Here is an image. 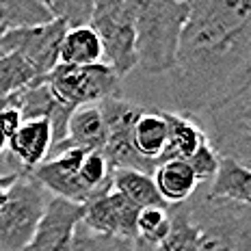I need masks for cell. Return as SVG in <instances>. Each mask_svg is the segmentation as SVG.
Listing matches in <instances>:
<instances>
[{
    "label": "cell",
    "instance_id": "1",
    "mask_svg": "<svg viewBox=\"0 0 251 251\" xmlns=\"http://www.w3.org/2000/svg\"><path fill=\"white\" fill-rule=\"evenodd\" d=\"M251 80V0H191L171 93L177 113L203 117Z\"/></svg>",
    "mask_w": 251,
    "mask_h": 251
},
{
    "label": "cell",
    "instance_id": "2",
    "mask_svg": "<svg viewBox=\"0 0 251 251\" xmlns=\"http://www.w3.org/2000/svg\"><path fill=\"white\" fill-rule=\"evenodd\" d=\"M188 18V2L148 0L139 2L134 20L137 67L148 76L171 74L176 67L182 28Z\"/></svg>",
    "mask_w": 251,
    "mask_h": 251
},
{
    "label": "cell",
    "instance_id": "3",
    "mask_svg": "<svg viewBox=\"0 0 251 251\" xmlns=\"http://www.w3.org/2000/svg\"><path fill=\"white\" fill-rule=\"evenodd\" d=\"M184 208L200 234L197 251H251V206L214 200L197 188Z\"/></svg>",
    "mask_w": 251,
    "mask_h": 251
},
{
    "label": "cell",
    "instance_id": "4",
    "mask_svg": "<svg viewBox=\"0 0 251 251\" xmlns=\"http://www.w3.org/2000/svg\"><path fill=\"white\" fill-rule=\"evenodd\" d=\"M139 0H98L91 15V28L100 37L104 63L124 78L137 67L134 20Z\"/></svg>",
    "mask_w": 251,
    "mask_h": 251
},
{
    "label": "cell",
    "instance_id": "5",
    "mask_svg": "<svg viewBox=\"0 0 251 251\" xmlns=\"http://www.w3.org/2000/svg\"><path fill=\"white\" fill-rule=\"evenodd\" d=\"M50 193L33 174H18L0 210V251H24L48 206Z\"/></svg>",
    "mask_w": 251,
    "mask_h": 251
},
{
    "label": "cell",
    "instance_id": "6",
    "mask_svg": "<svg viewBox=\"0 0 251 251\" xmlns=\"http://www.w3.org/2000/svg\"><path fill=\"white\" fill-rule=\"evenodd\" d=\"M52 96L63 106L76 108L100 104L108 98H122V78H119L106 63L96 65H56L44 78Z\"/></svg>",
    "mask_w": 251,
    "mask_h": 251
},
{
    "label": "cell",
    "instance_id": "7",
    "mask_svg": "<svg viewBox=\"0 0 251 251\" xmlns=\"http://www.w3.org/2000/svg\"><path fill=\"white\" fill-rule=\"evenodd\" d=\"M203 130L221 158L251 165V80L232 100L203 115Z\"/></svg>",
    "mask_w": 251,
    "mask_h": 251
},
{
    "label": "cell",
    "instance_id": "8",
    "mask_svg": "<svg viewBox=\"0 0 251 251\" xmlns=\"http://www.w3.org/2000/svg\"><path fill=\"white\" fill-rule=\"evenodd\" d=\"M98 108H100L104 126H106V148L102 154L106 156L111 169H134L148 176L154 174L151 167L137 154L132 143L134 126L148 108L139 102L124 100V98H108L98 104Z\"/></svg>",
    "mask_w": 251,
    "mask_h": 251
},
{
    "label": "cell",
    "instance_id": "9",
    "mask_svg": "<svg viewBox=\"0 0 251 251\" xmlns=\"http://www.w3.org/2000/svg\"><path fill=\"white\" fill-rule=\"evenodd\" d=\"M65 24L54 20L46 26L22 28L4 33L0 41V52H13L22 61H26L39 78H46L59 65V48L65 37Z\"/></svg>",
    "mask_w": 251,
    "mask_h": 251
},
{
    "label": "cell",
    "instance_id": "10",
    "mask_svg": "<svg viewBox=\"0 0 251 251\" xmlns=\"http://www.w3.org/2000/svg\"><path fill=\"white\" fill-rule=\"evenodd\" d=\"M87 151L82 150H65L54 156H48L46 163H41L33 171L35 180L39 182L52 197H61L65 201L87 206L91 201V195L80 184V163Z\"/></svg>",
    "mask_w": 251,
    "mask_h": 251
},
{
    "label": "cell",
    "instance_id": "11",
    "mask_svg": "<svg viewBox=\"0 0 251 251\" xmlns=\"http://www.w3.org/2000/svg\"><path fill=\"white\" fill-rule=\"evenodd\" d=\"M82 214V223L98 234H108L126 240H137V221L141 208L130 203L113 188L89 201Z\"/></svg>",
    "mask_w": 251,
    "mask_h": 251
},
{
    "label": "cell",
    "instance_id": "12",
    "mask_svg": "<svg viewBox=\"0 0 251 251\" xmlns=\"http://www.w3.org/2000/svg\"><path fill=\"white\" fill-rule=\"evenodd\" d=\"M82 206L50 195L44 217L24 251H70L72 236L82 221Z\"/></svg>",
    "mask_w": 251,
    "mask_h": 251
},
{
    "label": "cell",
    "instance_id": "13",
    "mask_svg": "<svg viewBox=\"0 0 251 251\" xmlns=\"http://www.w3.org/2000/svg\"><path fill=\"white\" fill-rule=\"evenodd\" d=\"M54 145V132L48 119H30L20 126V130L7 141L11 160L18 165V174H33L48 160Z\"/></svg>",
    "mask_w": 251,
    "mask_h": 251
},
{
    "label": "cell",
    "instance_id": "14",
    "mask_svg": "<svg viewBox=\"0 0 251 251\" xmlns=\"http://www.w3.org/2000/svg\"><path fill=\"white\" fill-rule=\"evenodd\" d=\"M104 148H106V126H104L98 104H91V106H80L72 113L70 122H67L65 141L54 145L50 156L65 150L104 151Z\"/></svg>",
    "mask_w": 251,
    "mask_h": 251
},
{
    "label": "cell",
    "instance_id": "15",
    "mask_svg": "<svg viewBox=\"0 0 251 251\" xmlns=\"http://www.w3.org/2000/svg\"><path fill=\"white\" fill-rule=\"evenodd\" d=\"M167 128H169V141L165 150V163L167 160H188L200 145L208 141V134L203 130L201 122L191 115L177 113V111H163Z\"/></svg>",
    "mask_w": 251,
    "mask_h": 251
},
{
    "label": "cell",
    "instance_id": "16",
    "mask_svg": "<svg viewBox=\"0 0 251 251\" xmlns=\"http://www.w3.org/2000/svg\"><path fill=\"white\" fill-rule=\"evenodd\" d=\"M167 141H169V128L163 111H145L134 126L132 143L137 154L151 167V171L165 163Z\"/></svg>",
    "mask_w": 251,
    "mask_h": 251
},
{
    "label": "cell",
    "instance_id": "17",
    "mask_svg": "<svg viewBox=\"0 0 251 251\" xmlns=\"http://www.w3.org/2000/svg\"><path fill=\"white\" fill-rule=\"evenodd\" d=\"M151 177L167 208L188 201L200 188V180L195 177L186 160H167L160 167H156Z\"/></svg>",
    "mask_w": 251,
    "mask_h": 251
},
{
    "label": "cell",
    "instance_id": "18",
    "mask_svg": "<svg viewBox=\"0 0 251 251\" xmlns=\"http://www.w3.org/2000/svg\"><path fill=\"white\" fill-rule=\"evenodd\" d=\"M206 193L214 200L251 206V165H243L234 158H221L219 171Z\"/></svg>",
    "mask_w": 251,
    "mask_h": 251
},
{
    "label": "cell",
    "instance_id": "19",
    "mask_svg": "<svg viewBox=\"0 0 251 251\" xmlns=\"http://www.w3.org/2000/svg\"><path fill=\"white\" fill-rule=\"evenodd\" d=\"M102 44L100 37L91 26H82V28H72L65 33L59 48V63L61 65H96L104 63Z\"/></svg>",
    "mask_w": 251,
    "mask_h": 251
},
{
    "label": "cell",
    "instance_id": "20",
    "mask_svg": "<svg viewBox=\"0 0 251 251\" xmlns=\"http://www.w3.org/2000/svg\"><path fill=\"white\" fill-rule=\"evenodd\" d=\"M113 191L126 197L130 203L145 210V208H167L163 197L158 195L154 177L134 169L113 171Z\"/></svg>",
    "mask_w": 251,
    "mask_h": 251
},
{
    "label": "cell",
    "instance_id": "21",
    "mask_svg": "<svg viewBox=\"0 0 251 251\" xmlns=\"http://www.w3.org/2000/svg\"><path fill=\"white\" fill-rule=\"evenodd\" d=\"M50 22H54V18L41 0H0V30L2 33L35 28V26H46Z\"/></svg>",
    "mask_w": 251,
    "mask_h": 251
},
{
    "label": "cell",
    "instance_id": "22",
    "mask_svg": "<svg viewBox=\"0 0 251 251\" xmlns=\"http://www.w3.org/2000/svg\"><path fill=\"white\" fill-rule=\"evenodd\" d=\"M169 219H171V227L169 234L165 236V240L160 245H156L154 251H197V227L195 223L188 217L184 203L180 206H169Z\"/></svg>",
    "mask_w": 251,
    "mask_h": 251
},
{
    "label": "cell",
    "instance_id": "23",
    "mask_svg": "<svg viewBox=\"0 0 251 251\" xmlns=\"http://www.w3.org/2000/svg\"><path fill=\"white\" fill-rule=\"evenodd\" d=\"M44 82L37 72L13 52H0V98L11 96L20 89Z\"/></svg>",
    "mask_w": 251,
    "mask_h": 251
},
{
    "label": "cell",
    "instance_id": "24",
    "mask_svg": "<svg viewBox=\"0 0 251 251\" xmlns=\"http://www.w3.org/2000/svg\"><path fill=\"white\" fill-rule=\"evenodd\" d=\"M70 251H134V240L98 234L80 221L74 229Z\"/></svg>",
    "mask_w": 251,
    "mask_h": 251
},
{
    "label": "cell",
    "instance_id": "25",
    "mask_svg": "<svg viewBox=\"0 0 251 251\" xmlns=\"http://www.w3.org/2000/svg\"><path fill=\"white\" fill-rule=\"evenodd\" d=\"M46 7L52 18L65 24L67 30H72L91 24L96 2L93 0H46Z\"/></svg>",
    "mask_w": 251,
    "mask_h": 251
},
{
    "label": "cell",
    "instance_id": "26",
    "mask_svg": "<svg viewBox=\"0 0 251 251\" xmlns=\"http://www.w3.org/2000/svg\"><path fill=\"white\" fill-rule=\"evenodd\" d=\"M171 219L167 208H145L139 214L137 221V240L148 245H160L169 234Z\"/></svg>",
    "mask_w": 251,
    "mask_h": 251
},
{
    "label": "cell",
    "instance_id": "27",
    "mask_svg": "<svg viewBox=\"0 0 251 251\" xmlns=\"http://www.w3.org/2000/svg\"><path fill=\"white\" fill-rule=\"evenodd\" d=\"M186 163L193 169L195 177L200 180V184H206V182L210 184L219 171V165H221V156L212 148L210 141H206L203 145H200V150H197Z\"/></svg>",
    "mask_w": 251,
    "mask_h": 251
},
{
    "label": "cell",
    "instance_id": "28",
    "mask_svg": "<svg viewBox=\"0 0 251 251\" xmlns=\"http://www.w3.org/2000/svg\"><path fill=\"white\" fill-rule=\"evenodd\" d=\"M11 184H0V210L4 208V203H7V188Z\"/></svg>",
    "mask_w": 251,
    "mask_h": 251
},
{
    "label": "cell",
    "instance_id": "29",
    "mask_svg": "<svg viewBox=\"0 0 251 251\" xmlns=\"http://www.w3.org/2000/svg\"><path fill=\"white\" fill-rule=\"evenodd\" d=\"M134 251H154V245L141 243V240H134Z\"/></svg>",
    "mask_w": 251,
    "mask_h": 251
},
{
    "label": "cell",
    "instance_id": "30",
    "mask_svg": "<svg viewBox=\"0 0 251 251\" xmlns=\"http://www.w3.org/2000/svg\"><path fill=\"white\" fill-rule=\"evenodd\" d=\"M15 176H18V171H13V174H0V184H11L15 180Z\"/></svg>",
    "mask_w": 251,
    "mask_h": 251
},
{
    "label": "cell",
    "instance_id": "31",
    "mask_svg": "<svg viewBox=\"0 0 251 251\" xmlns=\"http://www.w3.org/2000/svg\"><path fill=\"white\" fill-rule=\"evenodd\" d=\"M7 137H4V132H2V130H0V156H2L4 154V150H7Z\"/></svg>",
    "mask_w": 251,
    "mask_h": 251
},
{
    "label": "cell",
    "instance_id": "32",
    "mask_svg": "<svg viewBox=\"0 0 251 251\" xmlns=\"http://www.w3.org/2000/svg\"><path fill=\"white\" fill-rule=\"evenodd\" d=\"M2 37H4V33H2V30H0V41H2Z\"/></svg>",
    "mask_w": 251,
    "mask_h": 251
}]
</instances>
